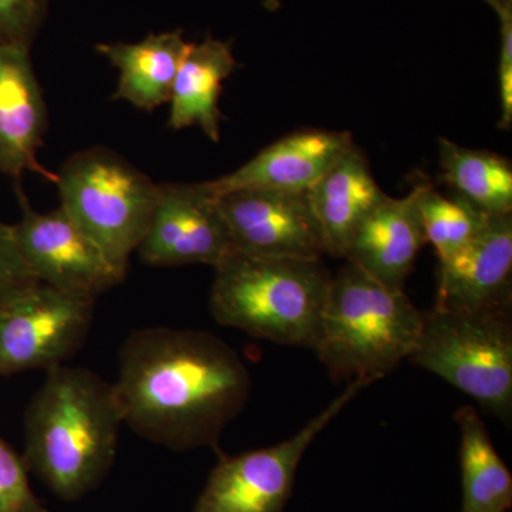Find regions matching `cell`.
Returning a JSON list of instances; mask_svg holds the SVG:
<instances>
[{
  "instance_id": "6da1fadb",
  "label": "cell",
  "mask_w": 512,
  "mask_h": 512,
  "mask_svg": "<svg viewBox=\"0 0 512 512\" xmlns=\"http://www.w3.org/2000/svg\"><path fill=\"white\" fill-rule=\"evenodd\" d=\"M113 386L124 424L138 436L191 451L217 448L252 383L241 357L218 336L161 326L128 336Z\"/></svg>"
},
{
  "instance_id": "7a4b0ae2",
  "label": "cell",
  "mask_w": 512,
  "mask_h": 512,
  "mask_svg": "<svg viewBox=\"0 0 512 512\" xmlns=\"http://www.w3.org/2000/svg\"><path fill=\"white\" fill-rule=\"evenodd\" d=\"M121 424L113 383L83 367H52L26 407V466L57 498L76 503L109 476Z\"/></svg>"
},
{
  "instance_id": "3957f363",
  "label": "cell",
  "mask_w": 512,
  "mask_h": 512,
  "mask_svg": "<svg viewBox=\"0 0 512 512\" xmlns=\"http://www.w3.org/2000/svg\"><path fill=\"white\" fill-rule=\"evenodd\" d=\"M214 271L210 311L220 325L278 345L315 348L332 282L322 259L234 252Z\"/></svg>"
},
{
  "instance_id": "277c9868",
  "label": "cell",
  "mask_w": 512,
  "mask_h": 512,
  "mask_svg": "<svg viewBox=\"0 0 512 512\" xmlns=\"http://www.w3.org/2000/svg\"><path fill=\"white\" fill-rule=\"evenodd\" d=\"M421 312L404 289L346 264L335 276L313 352L335 379H382L412 356Z\"/></svg>"
},
{
  "instance_id": "5b68a950",
  "label": "cell",
  "mask_w": 512,
  "mask_h": 512,
  "mask_svg": "<svg viewBox=\"0 0 512 512\" xmlns=\"http://www.w3.org/2000/svg\"><path fill=\"white\" fill-rule=\"evenodd\" d=\"M55 184L60 207L127 274L156 208L160 184L104 147L67 158Z\"/></svg>"
},
{
  "instance_id": "8992f818",
  "label": "cell",
  "mask_w": 512,
  "mask_h": 512,
  "mask_svg": "<svg viewBox=\"0 0 512 512\" xmlns=\"http://www.w3.org/2000/svg\"><path fill=\"white\" fill-rule=\"evenodd\" d=\"M413 365L473 397L503 421L512 414V326L508 311L421 312Z\"/></svg>"
},
{
  "instance_id": "52a82bcc",
  "label": "cell",
  "mask_w": 512,
  "mask_h": 512,
  "mask_svg": "<svg viewBox=\"0 0 512 512\" xmlns=\"http://www.w3.org/2000/svg\"><path fill=\"white\" fill-rule=\"evenodd\" d=\"M373 383L370 379L349 382L345 392L291 439L238 456H222L192 512H284L306 450L330 421Z\"/></svg>"
},
{
  "instance_id": "ba28073f",
  "label": "cell",
  "mask_w": 512,
  "mask_h": 512,
  "mask_svg": "<svg viewBox=\"0 0 512 512\" xmlns=\"http://www.w3.org/2000/svg\"><path fill=\"white\" fill-rule=\"evenodd\" d=\"M94 303L36 282L0 306V377L72 359L92 329Z\"/></svg>"
},
{
  "instance_id": "9c48e42d",
  "label": "cell",
  "mask_w": 512,
  "mask_h": 512,
  "mask_svg": "<svg viewBox=\"0 0 512 512\" xmlns=\"http://www.w3.org/2000/svg\"><path fill=\"white\" fill-rule=\"evenodd\" d=\"M220 198L204 183L158 185L156 208L136 254L146 265H220L234 254Z\"/></svg>"
},
{
  "instance_id": "30bf717a",
  "label": "cell",
  "mask_w": 512,
  "mask_h": 512,
  "mask_svg": "<svg viewBox=\"0 0 512 512\" xmlns=\"http://www.w3.org/2000/svg\"><path fill=\"white\" fill-rule=\"evenodd\" d=\"M22 217L13 225L16 242L33 274L60 291L90 296L120 285V271L62 207L37 212L18 188Z\"/></svg>"
},
{
  "instance_id": "8fae6325",
  "label": "cell",
  "mask_w": 512,
  "mask_h": 512,
  "mask_svg": "<svg viewBox=\"0 0 512 512\" xmlns=\"http://www.w3.org/2000/svg\"><path fill=\"white\" fill-rule=\"evenodd\" d=\"M218 198L235 252L309 261L326 255L308 195L239 190Z\"/></svg>"
},
{
  "instance_id": "7c38bea8",
  "label": "cell",
  "mask_w": 512,
  "mask_h": 512,
  "mask_svg": "<svg viewBox=\"0 0 512 512\" xmlns=\"http://www.w3.org/2000/svg\"><path fill=\"white\" fill-rule=\"evenodd\" d=\"M439 264L436 308L508 311L511 305L512 214L488 215L476 237Z\"/></svg>"
},
{
  "instance_id": "4fadbf2b",
  "label": "cell",
  "mask_w": 512,
  "mask_h": 512,
  "mask_svg": "<svg viewBox=\"0 0 512 512\" xmlns=\"http://www.w3.org/2000/svg\"><path fill=\"white\" fill-rule=\"evenodd\" d=\"M353 144L346 131L299 130L279 138L242 167L208 184L215 195L239 190L308 194Z\"/></svg>"
},
{
  "instance_id": "5bb4252c",
  "label": "cell",
  "mask_w": 512,
  "mask_h": 512,
  "mask_svg": "<svg viewBox=\"0 0 512 512\" xmlns=\"http://www.w3.org/2000/svg\"><path fill=\"white\" fill-rule=\"evenodd\" d=\"M46 124V103L30 47L0 45V173L16 181L35 173L55 183L56 174L39 163Z\"/></svg>"
},
{
  "instance_id": "9a60e30c",
  "label": "cell",
  "mask_w": 512,
  "mask_h": 512,
  "mask_svg": "<svg viewBox=\"0 0 512 512\" xmlns=\"http://www.w3.org/2000/svg\"><path fill=\"white\" fill-rule=\"evenodd\" d=\"M417 195V184L406 197L384 195L356 229L343 258L382 284L404 289L421 248L427 244Z\"/></svg>"
},
{
  "instance_id": "2e32d148",
  "label": "cell",
  "mask_w": 512,
  "mask_h": 512,
  "mask_svg": "<svg viewBox=\"0 0 512 512\" xmlns=\"http://www.w3.org/2000/svg\"><path fill=\"white\" fill-rule=\"evenodd\" d=\"M306 195L326 254L343 256L356 229L386 194L353 144Z\"/></svg>"
},
{
  "instance_id": "e0dca14e",
  "label": "cell",
  "mask_w": 512,
  "mask_h": 512,
  "mask_svg": "<svg viewBox=\"0 0 512 512\" xmlns=\"http://www.w3.org/2000/svg\"><path fill=\"white\" fill-rule=\"evenodd\" d=\"M190 45L181 30H170L151 33L136 43H99L96 50L119 70L113 99L153 111L170 103L175 77Z\"/></svg>"
},
{
  "instance_id": "ac0fdd59",
  "label": "cell",
  "mask_w": 512,
  "mask_h": 512,
  "mask_svg": "<svg viewBox=\"0 0 512 512\" xmlns=\"http://www.w3.org/2000/svg\"><path fill=\"white\" fill-rule=\"evenodd\" d=\"M235 67L237 62L228 43L211 36L201 43H191L174 80L168 126L173 130L200 127L205 136L218 143L222 84Z\"/></svg>"
},
{
  "instance_id": "d6986e66",
  "label": "cell",
  "mask_w": 512,
  "mask_h": 512,
  "mask_svg": "<svg viewBox=\"0 0 512 512\" xmlns=\"http://www.w3.org/2000/svg\"><path fill=\"white\" fill-rule=\"evenodd\" d=\"M460 430V512H507L512 505V476L490 439L480 414L471 406L458 409Z\"/></svg>"
},
{
  "instance_id": "ffe728a7",
  "label": "cell",
  "mask_w": 512,
  "mask_h": 512,
  "mask_svg": "<svg viewBox=\"0 0 512 512\" xmlns=\"http://www.w3.org/2000/svg\"><path fill=\"white\" fill-rule=\"evenodd\" d=\"M439 161L444 181L458 197L485 215L512 214V167L507 158L440 137Z\"/></svg>"
},
{
  "instance_id": "44dd1931",
  "label": "cell",
  "mask_w": 512,
  "mask_h": 512,
  "mask_svg": "<svg viewBox=\"0 0 512 512\" xmlns=\"http://www.w3.org/2000/svg\"><path fill=\"white\" fill-rule=\"evenodd\" d=\"M417 188L424 237L436 249L439 262L446 261L476 237L488 215L456 194L444 197L427 181L417 183Z\"/></svg>"
},
{
  "instance_id": "7402d4cb",
  "label": "cell",
  "mask_w": 512,
  "mask_h": 512,
  "mask_svg": "<svg viewBox=\"0 0 512 512\" xmlns=\"http://www.w3.org/2000/svg\"><path fill=\"white\" fill-rule=\"evenodd\" d=\"M0 512H50L30 487L25 458L3 439H0Z\"/></svg>"
},
{
  "instance_id": "603a6c76",
  "label": "cell",
  "mask_w": 512,
  "mask_h": 512,
  "mask_svg": "<svg viewBox=\"0 0 512 512\" xmlns=\"http://www.w3.org/2000/svg\"><path fill=\"white\" fill-rule=\"evenodd\" d=\"M47 15V0H0V45L30 47Z\"/></svg>"
},
{
  "instance_id": "cb8c5ba5",
  "label": "cell",
  "mask_w": 512,
  "mask_h": 512,
  "mask_svg": "<svg viewBox=\"0 0 512 512\" xmlns=\"http://www.w3.org/2000/svg\"><path fill=\"white\" fill-rule=\"evenodd\" d=\"M40 282L23 258L13 225L0 221V306Z\"/></svg>"
},
{
  "instance_id": "d4e9b609",
  "label": "cell",
  "mask_w": 512,
  "mask_h": 512,
  "mask_svg": "<svg viewBox=\"0 0 512 512\" xmlns=\"http://www.w3.org/2000/svg\"><path fill=\"white\" fill-rule=\"evenodd\" d=\"M500 19L501 46L498 63V89H500V126H512V8L495 10Z\"/></svg>"
},
{
  "instance_id": "484cf974",
  "label": "cell",
  "mask_w": 512,
  "mask_h": 512,
  "mask_svg": "<svg viewBox=\"0 0 512 512\" xmlns=\"http://www.w3.org/2000/svg\"><path fill=\"white\" fill-rule=\"evenodd\" d=\"M494 10H500L505 8H512V0H484Z\"/></svg>"
}]
</instances>
